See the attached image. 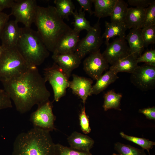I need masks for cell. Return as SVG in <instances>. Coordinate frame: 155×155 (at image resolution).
<instances>
[{"label": "cell", "instance_id": "obj_28", "mask_svg": "<svg viewBox=\"0 0 155 155\" xmlns=\"http://www.w3.org/2000/svg\"><path fill=\"white\" fill-rule=\"evenodd\" d=\"M114 149L118 153L117 155H146L144 149H140L119 142L115 144Z\"/></svg>", "mask_w": 155, "mask_h": 155}, {"label": "cell", "instance_id": "obj_9", "mask_svg": "<svg viewBox=\"0 0 155 155\" xmlns=\"http://www.w3.org/2000/svg\"><path fill=\"white\" fill-rule=\"evenodd\" d=\"M55 119L52 103L49 100L38 106L37 109L31 114L30 118L33 127L50 131L55 129Z\"/></svg>", "mask_w": 155, "mask_h": 155}, {"label": "cell", "instance_id": "obj_11", "mask_svg": "<svg viewBox=\"0 0 155 155\" xmlns=\"http://www.w3.org/2000/svg\"><path fill=\"white\" fill-rule=\"evenodd\" d=\"M108 68L109 64L100 49L90 54L83 62L84 71L94 80H97Z\"/></svg>", "mask_w": 155, "mask_h": 155}, {"label": "cell", "instance_id": "obj_4", "mask_svg": "<svg viewBox=\"0 0 155 155\" xmlns=\"http://www.w3.org/2000/svg\"><path fill=\"white\" fill-rule=\"evenodd\" d=\"M16 47L30 67L41 65L49 55L38 32L31 28H21Z\"/></svg>", "mask_w": 155, "mask_h": 155}, {"label": "cell", "instance_id": "obj_23", "mask_svg": "<svg viewBox=\"0 0 155 155\" xmlns=\"http://www.w3.org/2000/svg\"><path fill=\"white\" fill-rule=\"evenodd\" d=\"M117 0H93L94 14L100 19L110 16Z\"/></svg>", "mask_w": 155, "mask_h": 155}, {"label": "cell", "instance_id": "obj_39", "mask_svg": "<svg viewBox=\"0 0 155 155\" xmlns=\"http://www.w3.org/2000/svg\"><path fill=\"white\" fill-rule=\"evenodd\" d=\"M9 14L3 12H0V39L4 28L9 21Z\"/></svg>", "mask_w": 155, "mask_h": 155}, {"label": "cell", "instance_id": "obj_33", "mask_svg": "<svg viewBox=\"0 0 155 155\" xmlns=\"http://www.w3.org/2000/svg\"><path fill=\"white\" fill-rule=\"evenodd\" d=\"M137 61L138 63L144 62L147 65L155 66V50L146 51L138 57Z\"/></svg>", "mask_w": 155, "mask_h": 155}, {"label": "cell", "instance_id": "obj_17", "mask_svg": "<svg viewBox=\"0 0 155 155\" xmlns=\"http://www.w3.org/2000/svg\"><path fill=\"white\" fill-rule=\"evenodd\" d=\"M67 140L70 148L85 152H90L94 143L89 136L75 131L68 137Z\"/></svg>", "mask_w": 155, "mask_h": 155}, {"label": "cell", "instance_id": "obj_15", "mask_svg": "<svg viewBox=\"0 0 155 155\" xmlns=\"http://www.w3.org/2000/svg\"><path fill=\"white\" fill-rule=\"evenodd\" d=\"M15 20L8 21L2 32L0 39L4 48L16 46L20 34L21 28Z\"/></svg>", "mask_w": 155, "mask_h": 155}, {"label": "cell", "instance_id": "obj_32", "mask_svg": "<svg viewBox=\"0 0 155 155\" xmlns=\"http://www.w3.org/2000/svg\"><path fill=\"white\" fill-rule=\"evenodd\" d=\"M56 144L59 155H92L90 152L76 150L59 144Z\"/></svg>", "mask_w": 155, "mask_h": 155}, {"label": "cell", "instance_id": "obj_27", "mask_svg": "<svg viewBox=\"0 0 155 155\" xmlns=\"http://www.w3.org/2000/svg\"><path fill=\"white\" fill-rule=\"evenodd\" d=\"M85 12L80 8L78 12L76 10L72 14L74 18V21L72 23L74 26L73 29L79 32L83 30L88 32L92 28L90 22L85 17Z\"/></svg>", "mask_w": 155, "mask_h": 155}, {"label": "cell", "instance_id": "obj_16", "mask_svg": "<svg viewBox=\"0 0 155 155\" xmlns=\"http://www.w3.org/2000/svg\"><path fill=\"white\" fill-rule=\"evenodd\" d=\"M80 33L73 29L63 36L57 43L53 54L75 53L80 40Z\"/></svg>", "mask_w": 155, "mask_h": 155}, {"label": "cell", "instance_id": "obj_19", "mask_svg": "<svg viewBox=\"0 0 155 155\" xmlns=\"http://www.w3.org/2000/svg\"><path fill=\"white\" fill-rule=\"evenodd\" d=\"M139 57L136 54H130L111 65L109 69L117 74L120 72H126L131 74L138 66L137 59Z\"/></svg>", "mask_w": 155, "mask_h": 155}, {"label": "cell", "instance_id": "obj_2", "mask_svg": "<svg viewBox=\"0 0 155 155\" xmlns=\"http://www.w3.org/2000/svg\"><path fill=\"white\" fill-rule=\"evenodd\" d=\"M48 50L53 53L60 40L72 30L58 14L55 6L37 7L34 22Z\"/></svg>", "mask_w": 155, "mask_h": 155}, {"label": "cell", "instance_id": "obj_41", "mask_svg": "<svg viewBox=\"0 0 155 155\" xmlns=\"http://www.w3.org/2000/svg\"><path fill=\"white\" fill-rule=\"evenodd\" d=\"M4 49V48L2 45H0V57Z\"/></svg>", "mask_w": 155, "mask_h": 155}, {"label": "cell", "instance_id": "obj_6", "mask_svg": "<svg viewBox=\"0 0 155 155\" xmlns=\"http://www.w3.org/2000/svg\"><path fill=\"white\" fill-rule=\"evenodd\" d=\"M44 73L45 81L48 82L53 88L54 100L58 102L66 94L69 78L55 62L51 67L44 69Z\"/></svg>", "mask_w": 155, "mask_h": 155}, {"label": "cell", "instance_id": "obj_24", "mask_svg": "<svg viewBox=\"0 0 155 155\" xmlns=\"http://www.w3.org/2000/svg\"><path fill=\"white\" fill-rule=\"evenodd\" d=\"M128 8V4L125 1L117 0L110 16L111 22L125 24Z\"/></svg>", "mask_w": 155, "mask_h": 155}, {"label": "cell", "instance_id": "obj_29", "mask_svg": "<svg viewBox=\"0 0 155 155\" xmlns=\"http://www.w3.org/2000/svg\"><path fill=\"white\" fill-rule=\"evenodd\" d=\"M119 134L122 138L139 145L143 149L146 150L149 154L150 150L152 149L155 145V142L144 138L129 136L122 131Z\"/></svg>", "mask_w": 155, "mask_h": 155}, {"label": "cell", "instance_id": "obj_21", "mask_svg": "<svg viewBox=\"0 0 155 155\" xmlns=\"http://www.w3.org/2000/svg\"><path fill=\"white\" fill-rule=\"evenodd\" d=\"M105 30L102 35L103 38L105 39V43L106 45L109 43L111 38L116 36L119 37H125L126 31L127 29L125 24L105 22Z\"/></svg>", "mask_w": 155, "mask_h": 155}, {"label": "cell", "instance_id": "obj_5", "mask_svg": "<svg viewBox=\"0 0 155 155\" xmlns=\"http://www.w3.org/2000/svg\"><path fill=\"white\" fill-rule=\"evenodd\" d=\"M30 67L16 46L4 48L0 57V81L17 78Z\"/></svg>", "mask_w": 155, "mask_h": 155}, {"label": "cell", "instance_id": "obj_37", "mask_svg": "<svg viewBox=\"0 0 155 155\" xmlns=\"http://www.w3.org/2000/svg\"><path fill=\"white\" fill-rule=\"evenodd\" d=\"M76 1L80 5V8L83 9L84 11H87L91 16L94 14V11L92 9L93 0H77Z\"/></svg>", "mask_w": 155, "mask_h": 155}, {"label": "cell", "instance_id": "obj_25", "mask_svg": "<svg viewBox=\"0 0 155 155\" xmlns=\"http://www.w3.org/2000/svg\"><path fill=\"white\" fill-rule=\"evenodd\" d=\"M55 7L58 15L63 19L69 20V16L74 11V5L71 0H55Z\"/></svg>", "mask_w": 155, "mask_h": 155}, {"label": "cell", "instance_id": "obj_36", "mask_svg": "<svg viewBox=\"0 0 155 155\" xmlns=\"http://www.w3.org/2000/svg\"><path fill=\"white\" fill-rule=\"evenodd\" d=\"M155 0H128L129 5L135 7L147 8Z\"/></svg>", "mask_w": 155, "mask_h": 155}, {"label": "cell", "instance_id": "obj_38", "mask_svg": "<svg viewBox=\"0 0 155 155\" xmlns=\"http://www.w3.org/2000/svg\"><path fill=\"white\" fill-rule=\"evenodd\" d=\"M139 112L144 115L146 118L150 120H155V107L153 106L140 109Z\"/></svg>", "mask_w": 155, "mask_h": 155}, {"label": "cell", "instance_id": "obj_40", "mask_svg": "<svg viewBox=\"0 0 155 155\" xmlns=\"http://www.w3.org/2000/svg\"><path fill=\"white\" fill-rule=\"evenodd\" d=\"M14 1L13 0H0V12L4 9L11 8Z\"/></svg>", "mask_w": 155, "mask_h": 155}, {"label": "cell", "instance_id": "obj_12", "mask_svg": "<svg viewBox=\"0 0 155 155\" xmlns=\"http://www.w3.org/2000/svg\"><path fill=\"white\" fill-rule=\"evenodd\" d=\"M106 46L102 54L107 62L111 65L130 54L125 37H118Z\"/></svg>", "mask_w": 155, "mask_h": 155}, {"label": "cell", "instance_id": "obj_3", "mask_svg": "<svg viewBox=\"0 0 155 155\" xmlns=\"http://www.w3.org/2000/svg\"><path fill=\"white\" fill-rule=\"evenodd\" d=\"M50 132L33 127L20 133L14 140L11 155H59Z\"/></svg>", "mask_w": 155, "mask_h": 155}, {"label": "cell", "instance_id": "obj_10", "mask_svg": "<svg viewBox=\"0 0 155 155\" xmlns=\"http://www.w3.org/2000/svg\"><path fill=\"white\" fill-rule=\"evenodd\" d=\"M131 82L142 91L153 89L155 86V66L146 64L138 66L131 73Z\"/></svg>", "mask_w": 155, "mask_h": 155}, {"label": "cell", "instance_id": "obj_22", "mask_svg": "<svg viewBox=\"0 0 155 155\" xmlns=\"http://www.w3.org/2000/svg\"><path fill=\"white\" fill-rule=\"evenodd\" d=\"M119 78L117 73L109 69L102 75L92 86L91 94L97 95L105 89Z\"/></svg>", "mask_w": 155, "mask_h": 155}, {"label": "cell", "instance_id": "obj_7", "mask_svg": "<svg viewBox=\"0 0 155 155\" xmlns=\"http://www.w3.org/2000/svg\"><path fill=\"white\" fill-rule=\"evenodd\" d=\"M99 19L77 44L75 53L81 60L88 54L99 49L103 43Z\"/></svg>", "mask_w": 155, "mask_h": 155}, {"label": "cell", "instance_id": "obj_26", "mask_svg": "<svg viewBox=\"0 0 155 155\" xmlns=\"http://www.w3.org/2000/svg\"><path fill=\"white\" fill-rule=\"evenodd\" d=\"M122 97L121 94L116 93L113 90L107 91L104 96L103 107L104 111H106L111 109L121 111L120 106Z\"/></svg>", "mask_w": 155, "mask_h": 155}, {"label": "cell", "instance_id": "obj_34", "mask_svg": "<svg viewBox=\"0 0 155 155\" xmlns=\"http://www.w3.org/2000/svg\"><path fill=\"white\" fill-rule=\"evenodd\" d=\"M79 120L82 131L86 134L89 133L91 129L90 126L88 118L86 113L85 106L81 109L79 115Z\"/></svg>", "mask_w": 155, "mask_h": 155}, {"label": "cell", "instance_id": "obj_14", "mask_svg": "<svg viewBox=\"0 0 155 155\" xmlns=\"http://www.w3.org/2000/svg\"><path fill=\"white\" fill-rule=\"evenodd\" d=\"M52 58L69 78L72 71L78 67L81 59L75 53L53 54Z\"/></svg>", "mask_w": 155, "mask_h": 155}, {"label": "cell", "instance_id": "obj_35", "mask_svg": "<svg viewBox=\"0 0 155 155\" xmlns=\"http://www.w3.org/2000/svg\"><path fill=\"white\" fill-rule=\"evenodd\" d=\"M12 107L11 100L4 89H0V110Z\"/></svg>", "mask_w": 155, "mask_h": 155}, {"label": "cell", "instance_id": "obj_13", "mask_svg": "<svg viewBox=\"0 0 155 155\" xmlns=\"http://www.w3.org/2000/svg\"><path fill=\"white\" fill-rule=\"evenodd\" d=\"M93 81L90 78L72 75V80L69 82V88L72 93L79 97L85 104L88 96L91 94Z\"/></svg>", "mask_w": 155, "mask_h": 155}, {"label": "cell", "instance_id": "obj_18", "mask_svg": "<svg viewBox=\"0 0 155 155\" xmlns=\"http://www.w3.org/2000/svg\"><path fill=\"white\" fill-rule=\"evenodd\" d=\"M141 29L134 28L130 29L129 32L126 36L130 54H135L140 56L144 50V47L141 34Z\"/></svg>", "mask_w": 155, "mask_h": 155}, {"label": "cell", "instance_id": "obj_31", "mask_svg": "<svg viewBox=\"0 0 155 155\" xmlns=\"http://www.w3.org/2000/svg\"><path fill=\"white\" fill-rule=\"evenodd\" d=\"M155 25V1L146 8L140 29Z\"/></svg>", "mask_w": 155, "mask_h": 155}, {"label": "cell", "instance_id": "obj_8", "mask_svg": "<svg viewBox=\"0 0 155 155\" xmlns=\"http://www.w3.org/2000/svg\"><path fill=\"white\" fill-rule=\"evenodd\" d=\"M38 6L35 0H15L9 15L13 16L15 20L23 24L24 27L31 28L35 21Z\"/></svg>", "mask_w": 155, "mask_h": 155}, {"label": "cell", "instance_id": "obj_30", "mask_svg": "<svg viewBox=\"0 0 155 155\" xmlns=\"http://www.w3.org/2000/svg\"><path fill=\"white\" fill-rule=\"evenodd\" d=\"M141 34L144 47L155 43V25L141 29Z\"/></svg>", "mask_w": 155, "mask_h": 155}, {"label": "cell", "instance_id": "obj_1", "mask_svg": "<svg viewBox=\"0 0 155 155\" xmlns=\"http://www.w3.org/2000/svg\"><path fill=\"white\" fill-rule=\"evenodd\" d=\"M46 82L36 67H30L17 78L2 82L17 111L21 114L49 100L51 93Z\"/></svg>", "mask_w": 155, "mask_h": 155}, {"label": "cell", "instance_id": "obj_20", "mask_svg": "<svg viewBox=\"0 0 155 155\" xmlns=\"http://www.w3.org/2000/svg\"><path fill=\"white\" fill-rule=\"evenodd\" d=\"M146 8H128L125 20L128 29L140 28L143 22Z\"/></svg>", "mask_w": 155, "mask_h": 155}]
</instances>
